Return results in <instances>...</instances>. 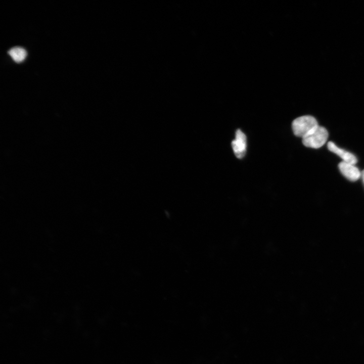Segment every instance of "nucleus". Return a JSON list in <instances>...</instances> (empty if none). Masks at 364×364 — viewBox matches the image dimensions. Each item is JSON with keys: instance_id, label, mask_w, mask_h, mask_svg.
I'll return each instance as SVG.
<instances>
[{"instance_id": "nucleus-1", "label": "nucleus", "mask_w": 364, "mask_h": 364, "mask_svg": "<svg viewBox=\"0 0 364 364\" xmlns=\"http://www.w3.org/2000/svg\"><path fill=\"white\" fill-rule=\"evenodd\" d=\"M318 126L316 120L310 115L297 117L292 123L294 134L303 138Z\"/></svg>"}, {"instance_id": "nucleus-2", "label": "nucleus", "mask_w": 364, "mask_h": 364, "mask_svg": "<svg viewBox=\"0 0 364 364\" xmlns=\"http://www.w3.org/2000/svg\"><path fill=\"white\" fill-rule=\"evenodd\" d=\"M328 137L327 129L319 125L302 138L303 145L307 147L319 148L325 144Z\"/></svg>"}, {"instance_id": "nucleus-3", "label": "nucleus", "mask_w": 364, "mask_h": 364, "mask_svg": "<svg viewBox=\"0 0 364 364\" xmlns=\"http://www.w3.org/2000/svg\"><path fill=\"white\" fill-rule=\"evenodd\" d=\"M232 147L235 155L238 158H242L244 157L246 151V137L240 129L236 131L235 139L232 142Z\"/></svg>"}, {"instance_id": "nucleus-4", "label": "nucleus", "mask_w": 364, "mask_h": 364, "mask_svg": "<svg viewBox=\"0 0 364 364\" xmlns=\"http://www.w3.org/2000/svg\"><path fill=\"white\" fill-rule=\"evenodd\" d=\"M339 168L341 172L351 181H356L360 176L358 169L353 164L343 161L339 164Z\"/></svg>"}, {"instance_id": "nucleus-5", "label": "nucleus", "mask_w": 364, "mask_h": 364, "mask_svg": "<svg viewBox=\"0 0 364 364\" xmlns=\"http://www.w3.org/2000/svg\"><path fill=\"white\" fill-rule=\"evenodd\" d=\"M329 150L336 154L341 157L344 162L354 165L357 162L356 157L352 154L338 148L334 143L329 142L328 143Z\"/></svg>"}, {"instance_id": "nucleus-6", "label": "nucleus", "mask_w": 364, "mask_h": 364, "mask_svg": "<svg viewBox=\"0 0 364 364\" xmlns=\"http://www.w3.org/2000/svg\"><path fill=\"white\" fill-rule=\"evenodd\" d=\"M8 54L13 60L17 63H20L24 61L27 55L26 50L19 47H16L11 49L8 51Z\"/></svg>"}, {"instance_id": "nucleus-7", "label": "nucleus", "mask_w": 364, "mask_h": 364, "mask_svg": "<svg viewBox=\"0 0 364 364\" xmlns=\"http://www.w3.org/2000/svg\"><path fill=\"white\" fill-rule=\"evenodd\" d=\"M362 177H363V181H364V171H363V173H362Z\"/></svg>"}]
</instances>
